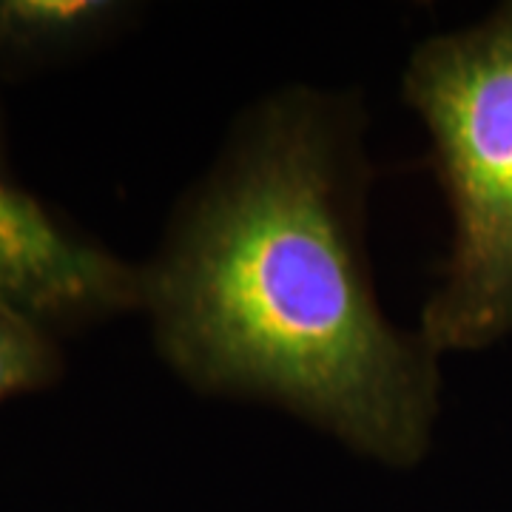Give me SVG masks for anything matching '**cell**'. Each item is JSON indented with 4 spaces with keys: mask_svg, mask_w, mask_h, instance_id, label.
<instances>
[{
    "mask_svg": "<svg viewBox=\"0 0 512 512\" xmlns=\"http://www.w3.org/2000/svg\"><path fill=\"white\" fill-rule=\"evenodd\" d=\"M365 171L345 97L259 103L140 265V311L194 390L279 404L379 464L416 467L439 419V353L376 299Z\"/></svg>",
    "mask_w": 512,
    "mask_h": 512,
    "instance_id": "1",
    "label": "cell"
},
{
    "mask_svg": "<svg viewBox=\"0 0 512 512\" xmlns=\"http://www.w3.org/2000/svg\"><path fill=\"white\" fill-rule=\"evenodd\" d=\"M404 97L430 134L453 214L419 330L439 356L484 350L512 333V0L419 43Z\"/></svg>",
    "mask_w": 512,
    "mask_h": 512,
    "instance_id": "2",
    "label": "cell"
},
{
    "mask_svg": "<svg viewBox=\"0 0 512 512\" xmlns=\"http://www.w3.org/2000/svg\"><path fill=\"white\" fill-rule=\"evenodd\" d=\"M0 302L46 330L140 311V268L74 234L0 177Z\"/></svg>",
    "mask_w": 512,
    "mask_h": 512,
    "instance_id": "3",
    "label": "cell"
},
{
    "mask_svg": "<svg viewBox=\"0 0 512 512\" xmlns=\"http://www.w3.org/2000/svg\"><path fill=\"white\" fill-rule=\"evenodd\" d=\"M123 6L109 0H0V60L46 63L106 35Z\"/></svg>",
    "mask_w": 512,
    "mask_h": 512,
    "instance_id": "4",
    "label": "cell"
},
{
    "mask_svg": "<svg viewBox=\"0 0 512 512\" xmlns=\"http://www.w3.org/2000/svg\"><path fill=\"white\" fill-rule=\"evenodd\" d=\"M60 370L55 333L0 302V402L49 387Z\"/></svg>",
    "mask_w": 512,
    "mask_h": 512,
    "instance_id": "5",
    "label": "cell"
}]
</instances>
